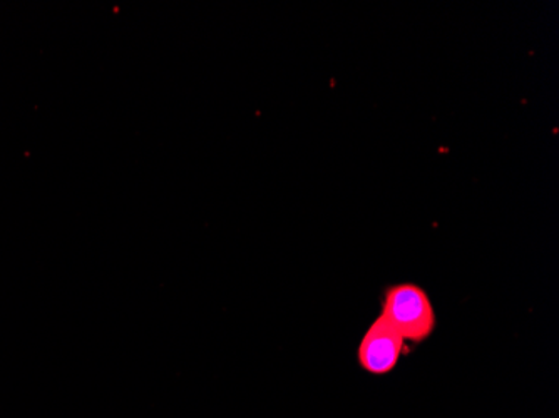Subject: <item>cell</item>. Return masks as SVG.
<instances>
[{
	"label": "cell",
	"instance_id": "cell-1",
	"mask_svg": "<svg viewBox=\"0 0 559 418\" xmlns=\"http://www.w3.org/2000/svg\"><path fill=\"white\" fill-rule=\"evenodd\" d=\"M382 319L405 339L420 344L436 330L435 304L419 285L401 283L385 291Z\"/></svg>",
	"mask_w": 559,
	"mask_h": 418
},
{
	"label": "cell",
	"instance_id": "cell-2",
	"mask_svg": "<svg viewBox=\"0 0 559 418\" xmlns=\"http://www.w3.org/2000/svg\"><path fill=\"white\" fill-rule=\"evenodd\" d=\"M404 347L405 339L389 325L388 320L379 317L364 333L357 358L366 372L385 375L397 367Z\"/></svg>",
	"mask_w": 559,
	"mask_h": 418
}]
</instances>
